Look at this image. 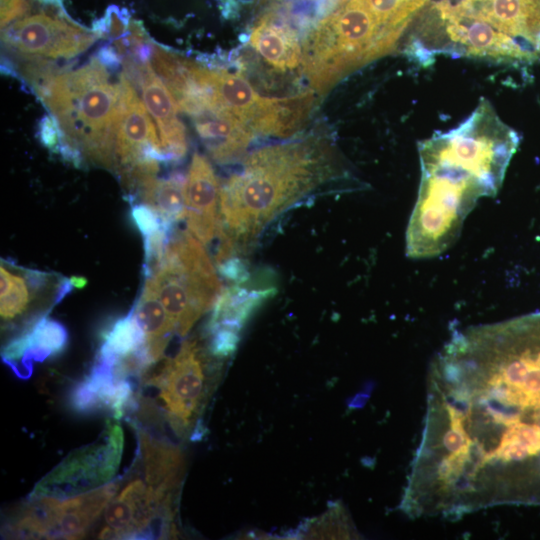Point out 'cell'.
<instances>
[{"label":"cell","mask_w":540,"mask_h":540,"mask_svg":"<svg viewBox=\"0 0 540 540\" xmlns=\"http://www.w3.org/2000/svg\"><path fill=\"white\" fill-rule=\"evenodd\" d=\"M123 446L121 426L109 423L102 442L69 455L36 485L32 497L64 498L107 483L117 472Z\"/></svg>","instance_id":"9c48e42d"},{"label":"cell","mask_w":540,"mask_h":540,"mask_svg":"<svg viewBox=\"0 0 540 540\" xmlns=\"http://www.w3.org/2000/svg\"><path fill=\"white\" fill-rule=\"evenodd\" d=\"M520 142L488 100L459 126L419 143L421 180L406 231V254L432 258L447 250L480 198L499 191Z\"/></svg>","instance_id":"6da1fadb"},{"label":"cell","mask_w":540,"mask_h":540,"mask_svg":"<svg viewBox=\"0 0 540 540\" xmlns=\"http://www.w3.org/2000/svg\"><path fill=\"white\" fill-rule=\"evenodd\" d=\"M122 83L123 107L116 132L114 168L131 191L141 177L156 175L165 157L155 123L124 72Z\"/></svg>","instance_id":"ba28073f"},{"label":"cell","mask_w":540,"mask_h":540,"mask_svg":"<svg viewBox=\"0 0 540 540\" xmlns=\"http://www.w3.org/2000/svg\"><path fill=\"white\" fill-rule=\"evenodd\" d=\"M249 43L260 58L278 72H289L302 64V44L295 31L273 12L254 24Z\"/></svg>","instance_id":"9a60e30c"},{"label":"cell","mask_w":540,"mask_h":540,"mask_svg":"<svg viewBox=\"0 0 540 540\" xmlns=\"http://www.w3.org/2000/svg\"><path fill=\"white\" fill-rule=\"evenodd\" d=\"M47 281L46 274L36 270H24L23 276L10 271L1 263L0 270V312L3 320H12L28 307L30 291L42 289Z\"/></svg>","instance_id":"7402d4cb"},{"label":"cell","mask_w":540,"mask_h":540,"mask_svg":"<svg viewBox=\"0 0 540 540\" xmlns=\"http://www.w3.org/2000/svg\"><path fill=\"white\" fill-rule=\"evenodd\" d=\"M37 137L42 145L53 153L59 154L67 143L58 121L51 116L41 118L37 128Z\"/></svg>","instance_id":"484cf974"},{"label":"cell","mask_w":540,"mask_h":540,"mask_svg":"<svg viewBox=\"0 0 540 540\" xmlns=\"http://www.w3.org/2000/svg\"><path fill=\"white\" fill-rule=\"evenodd\" d=\"M133 310L143 330L150 359L155 363L162 358L173 333L176 332L175 324L146 281Z\"/></svg>","instance_id":"ffe728a7"},{"label":"cell","mask_w":540,"mask_h":540,"mask_svg":"<svg viewBox=\"0 0 540 540\" xmlns=\"http://www.w3.org/2000/svg\"><path fill=\"white\" fill-rule=\"evenodd\" d=\"M341 513L335 510L326 512L318 519L312 521L306 528L305 536L308 538H342L349 534L342 531Z\"/></svg>","instance_id":"d4e9b609"},{"label":"cell","mask_w":540,"mask_h":540,"mask_svg":"<svg viewBox=\"0 0 540 540\" xmlns=\"http://www.w3.org/2000/svg\"><path fill=\"white\" fill-rule=\"evenodd\" d=\"M190 117L209 155L218 164L241 158L255 135L237 117L216 106L206 107Z\"/></svg>","instance_id":"5bb4252c"},{"label":"cell","mask_w":540,"mask_h":540,"mask_svg":"<svg viewBox=\"0 0 540 540\" xmlns=\"http://www.w3.org/2000/svg\"><path fill=\"white\" fill-rule=\"evenodd\" d=\"M333 145L317 135L250 152L222 182V231L235 252L245 250L280 214L340 177Z\"/></svg>","instance_id":"7a4b0ae2"},{"label":"cell","mask_w":540,"mask_h":540,"mask_svg":"<svg viewBox=\"0 0 540 540\" xmlns=\"http://www.w3.org/2000/svg\"><path fill=\"white\" fill-rule=\"evenodd\" d=\"M132 19L127 9L110 5L105 14L93 22L92 31L97 37H105L117 45L128 35Z\"/></svg>","instance_id":"cb8c5ba5"},{"label":"cell","mask_w":540,"mask_h":540,"mask_svg":"<svg viewBox=\"0 0 540 540\" xmlns=\"http://www.w3.org/2000/svg\"><path fill=\"white\" fill-rule=\"evenodd\" d=\"M190 72L209 105L222 108L255 134L287 138L307 121L314 103L312 92L286 97H266L239 73L206 68L190 60Z\"/></svg>","instance_id":"8992f818"},{"label":"cell","mask_w":540,"mask_h":540,"mask_svg":"<svg viewBox=\"0 0 540 540\" xmlns=\"http://www.w3.org/2000/svg\"><path fill=\"white\" fill-rule=\"evenodd\" d=\"M186 178L179 172L167 177H141L131 190L167 224L174 226L185 218Z\"/></svg>","instance_id":"d6986e66"},{"label":"cell","mask_w":540,"mask_h":540,"mask_svg":"<svg viewBox=\"0 0 540 540\" xmlns=\"http://www.w3.org/2000/svg\"><path fill=\"white\" fill-rule=\"evenodd\" d=\"M124 73L141 90L142 101L156 124L165 163L181 160L187 153L186 129L178 113L179 106L165 83L155 73L150 62L122 59Z\"/></svg>","instance_id":"8fae6325"},{"label":"cell","mask_w":540,"mask_h":540,"mask_svg":"<svg viewBox=\"0 0 540 540\" xmlns=\"http://www.w3.org/2000/svg\"><path fill=\"white\" fill-rule=\"evenodd\" d=\"M118 487L119 483L112 482L68 499L56 498L51 538L83 537L92 523L106 509Z\"/></svg>","instance_id":"2e32d148"},{"label":"cell","mask_w":540,"mask_h":540,"mask_svg":"<svg viewBox=\"0 0 540 540\" xmlns=\"http://www.w3.org/2000/svg\"><path fill=\"white\" fill-rule=\"evenodd\" d=\"M203 245L190 231L172 236L159 266L145 278L180 336L213 307L223 290Z\"/></svg>","instance_id":"5b68a950"},{"label":"cell","mask_w":540,"mask_h":540,"mask_svg":"<svg viewBox=\"0 0 540 540\" xmlns=\"http://www.w3.org/2000/svg\"><path fill=\"white\" fill-rule=\"evenodd\" d=\"M131 216L143 238L157 232L163 226L169 225L151 207L144 203L134 204L131 209Z\"/></svg>","instance_id":"4316f807"},{"label":"cell","mask_w":540,"mask_h":540,"mask_svg":"<svg viewBox=\"0 0 540 540\" xmlns=\"http://www.w3.org/2000/svg\"><path fill=\"white\" fill-rule=\"evenodd\" d=\"M74 287H83L86 283L82 277H73L70 279Z\"/></svg>","instance_id":"f1b7e54d"},{"label":"cell","mask_w":540,"mask_h":540,"mask_svg":"<svg viewBox=\"0 0 540 540\" xmlns=\"http://www.w3.org/2000/svg\"><path fill=\"white\" fill-rule=\"evenodd\" d=\"M218 273L225 279L236 284L244 283L248 279V271L244 262L233 256L217 265Z\"/></svg>","instance_id":"83f0119b"},{"label":"cell","mask_w":540,"mask_h":540,"mask_svg":"<svg viewBox=\"0 0 540 540\" xmlns=\"http://www.w3.org/2000/svg\"><path fill=\"white\" fill-rule=\"evenodd\" d=\"M235 284L223 289L213 305L208 323L210 335L239 340V332L253 312L276 292L274 287Z\"/></svg>","instance_id":"e0dca14e"},{"label":"cell","mask_w":540,"mask_h":540,"mask_svg":"<svg viewBox=\"0 0 540 540\" xmlns=\"http://www.w3.org/2000/svg\"><path fill=\"white\" fill-rule=\"evenodd\" d=\"M144 347H146L144 333L132 308L108 330L97 359L114 367L119 359L132 355Z\"/></svg>","instance_id":"603a6c76"},{"label":"cell","mask_w":540,"mask_h":540,"mask_svg":"<svg viewBox=\"0 0 540 540\" xmlns=\"http://www.w3.org/2000/svg\"><path fill=\"white\" fill-rule=\"evenodd\" d=\"M102 539H131L147 536L157 519L171 521L172 501L142 480L129 482L105 509ZM164 522L163 520H161Z\"/></svg>","instance_id":"7c38bea8"},{"label":"cell","mask_w":540,"mask_h":540,"mask_svg":"<svg viewBox=\"0 0 540 540\" xmlns=\"http://www.w3.org/2000/svg\"><path fill=\"white\" fill-rule=\"evenodd\" d=\"M416 31L430 58L448 54L502 63L540 61V0H440Z\"/></svg>","instance_id":"3957f363"},{"label":"cell","mask_w":540,"mask_h":540,"mask_svg":"<svg viewBox=\"0 0 540 540\" xmlns=\"http://www.w3.org/2000/svg\"><path fill=\"white\" fill-rule=\"evenodd\" d=\"M140 456L146 484L172 499L184 473V458L179 448L139 431Z\"/></svg>","instance_id":"ac0fdd59"},{"label":"cell","mask_w":540,"mask_h":540,"mask_svg":"<svg viewBox=\"0 0 540 540\" xmlns=\"http://www.w3.org/2000/svg\"><path fill=\"white\" fill-rule=\"evenodd\" d=\"M220 187L210 161L195 152L186 178L185 220L188 230L204 245L217 241L222 231Z\"/></svg>","instance_id":"4fadbf2b"},{"label":"cell","mask_w":540,"mask_h":540,"mask_svg":"<svg viewBox=\"0 0 540 540\" xmlns=\"http://www.w3.org/2000/svg\"><path fill=\"white\" fill-rule=\"evenodd\" d=\"M146 382L158 391L171 426L177 432L187 429L203 400L205 389L204 366L196 342L184 341L178 352Z\"/></svg>","instance_id":"30bf717a"},{"label":"cell","mask_w":540,"mask_h":540,"mask_svg":"<svg viewBox=\"0 0 540 540\" xmlns=\"http://www.w3.org/2000/svg\"><path fill=\"white\" fill-rule=\"evenodd\" d=\"M97 38L68 15L62 0H26L23 11L1 28L4 46L24 58L70 59Z\"/></svg>","instance_id":"52a82bcc"},{"label":"cell","mask_w":540,"mask_h":540,"mask_svg":"<svg viewBox=\"0 0 540 540\" xmlns=\"http://www.w3.org/2000/svg\"><path fill=\"white\" fill-rule=\"evenodd\" d=\"M25 342L22 377L32 373L33 362L58 355L67 346L68 332L57 320L43 317L22 334Z\"/></svg>","instance_id":"44dd1931"},{"label":"cell","mask_w":540,"mask_h":540,"mask_svg":"<svg viewBox=\"0 0 540 540\" xmlns=\"http://www.w3.org/2000/svg\"><path fill=\"white\" fill-rule=\"evenodd\" d=\"M21 74L58 121L65 140L95 164L115 167L123 107L122 73L113 78L97 57L77 69L27 58Z\"/></svg>","instance_id":"277c9868"}]
</instances>
